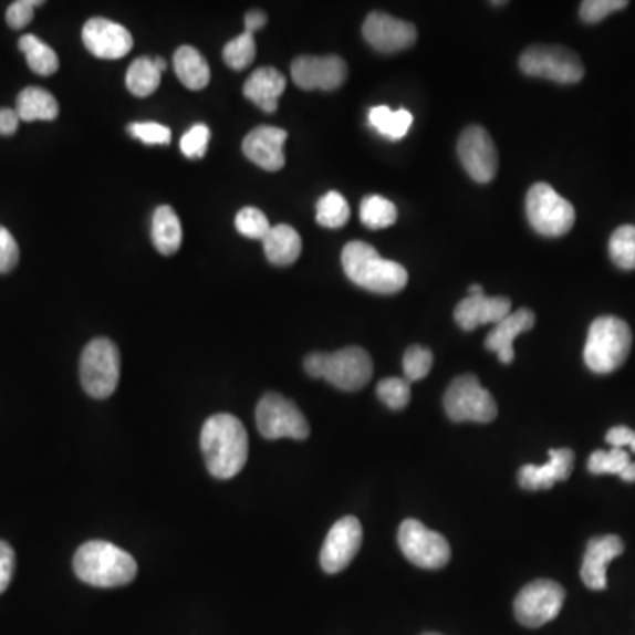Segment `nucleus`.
<instances>
[{
  "mask_svg": "<svg viewBox=\"0 0 635 635\" xmlns=\"http://www.w3.org/2000/svg\"><path fill=\"white\" fill-rule=\"evenodd\" d=\"M632 348V331L622 318L601 316L587 331L584 362L596 375H610L625 364Z\"/></svg>",
  "mask_w": 635,
  "mask_h": 635,
  "instance_id": "nucleus-5",
  "label": "nucleus"
},
{
  "mask_svg": "<svg viewBox=\"0 0 635 635\" xmlns=\"http://www.w3.org/2000/svg\"><path fill=\"white\" fill-rule=\"evenodd\" d=\"M257 58V43H254V35L249 32H242L237 35L230 43L222 49V59L227 62L228 67L236 71H242L249 64H253Z\"/></svg>",
  "mask_w": 635,
  "mask_h": 635,
  "instance_id": "nucleus-34",
  "label": "nucleus"
},
{
  "mask_svg": "<svg viewBox=\"0 0 635 635\" xmlns=\"http://www.w3.org/2000/svg\"><path fill=\"white\" fill-rule=\"evenodd\" d=\"M535 313L527 310V308L510 313L489 332L488 337H486V348L497 353L501 364H512L513 357H516L513 340L522 332L531 331L535 325Z\"/></svg>",
  "mask_w": 635,
  "mask_h": 635,
  "instance_id": "nucleus-22",
  "label": "nucleus"
},
{
  "mask_svg": "<svg viewBox=\"0 0 635 635\" xmlns=\"http://www.w3.org/2000/svg\"><path fill=\"white\" fill-rule=\"evenodd\" d=\"M620 477H622V480H625V482H635V462L631 461V465L620 473Z\"/></svg>",
  "mask_w": 635,
  "mask_h": 635,
  "instance_id": "nucleus-48",
  "label": "nucleus"
},
{
  "mask_svg": "<svg viewBox=\"0 0 635 635\" xmlns=\"http://www.w3.org/2000/svg\"><path fill=\"white\" fill-rule=\"evenodd\" d=\"M341 263L350 281L367 292L391 295L400 292L408 283L405 267L397 261L385 260L373 246L361 240L344 246Z\"/></svg>",
  "mask_w": 635,
  "mask_h": 635,
  "instance_id": "nucleus-3",
  "label": "nucleus"
},
{
  "mask_svg": "<svg viewBox=\"0 0 635 635\" xmlns=\"http://www.w3.org/2000/svg\"><path fill=\"white\" fill-rule=\"evenodd\" d=\"M470 295H483V288L480 284H471Z\"/></svg>",
  "mask_w": 635,
  "mask_h": 635,
  "instance_id": "nucleus-49",
  "label": "nucleus"
},
{
  "mask_svg": "<svg viewBox=\"0 0 635 635\" xmlns=\"http://www.w3.org/2000/svg\"><path fill=\"white\" fill-rule=\"evenodd\" d=\"M627 0H584L579 14L586 23H601L610 14L618 13L627 8Z\"/></svg>",
  "mask_w": 635,
  "mask_h": 635,
  "instance_id": "nucleus-39",
  "label": "nucleus"
},
{
  "mask_svg": "<svg viewBox=\"0 0 635 635\" xmlns=\"http://www.w3.org/2000/svg\"><path fill=\"white\" fill-rule=\"evenodd\" d=\"M263 251L274 266H292L302 253V239L295 228L278 225L263 239Z\"/></svg>",
  "mask_w": 635,
  "mask_h": 635,
  "instance_id": "nucleus-24",
  "label": "nucleus"
},
{
  "mask_svg": "<svg viewBox=\"0 0 635 635\" xmlns=\"http://www.w3.org/2000/svg\"><path fill=\"white\" fill-rule=\"evenodd\" d=\"M362 545V524L357 518L346 516L335 522L323 542L320 563L326 574H340L357 556Z\"/></svg>",
  "mask_w": 635,
  "mask_h": 635,
  "instance_id": "nucleus-14",
  "label": "nucleus"
},
{
  "mask_svg": "<svg viewBox=\"0 0 635 635\" xmlns=\"http://www.w3.org/2000/svg\"><path fill=\"white\" fill-rule=\"evenodd\" d=\"M362 34L378 52L396 53L414 46L417 41V27L382 11H375L366 18Z\"/></svg>",
  "mask_w": 635,
  "mask_h": 635,
  "instance_id": "nucleus-16",
  "label": "nucleus"
},
{
  "mask_svg": "<svg viewBox=\"0 0 635 635\" xmlns=\"http://www.w3.org/2000/svg\"><path fill=\"white\" fill-rule=\"evenodd\" d=\"M200 444L207 470L216 479H233L248 461V431L233 415L218 414L207 418L201 427Z\"/></svg>",
  "mask_w": 635,
  "mask_h": 635,
  "instance_id": "nucleus-1",
  "label": "nucleus"
},
{
  "mask_svg": "<svg viewBox=\"0 0 635 635\" xmlns=\"http://www.w3.org/2000/svg\"><path fill=\"white\" fill-rule=\"evenodd\" d=\"M20 117H18L17 110L0 108V136H11L17 133Z\"/></svg>",
  "mask_w": 635,
  "mask_h": 635,
  "instance_id": "nucleus-46",
  "label": "nucleus"
},
{
  "mask_svg": "<svg viewBox=\"0 0 635 635\" xmlns=\"http://www.w3.org/2000/svg\"><path fill=\"white\" fill-rule=\"evenodd\" d=\"M424 635H440V634H424Z\"/></svg>",
  "mask_w": 635,
  "mask_h": 635,
  "instance_id": "nucleus-52",
  "label": "nucleus"
},
{
  "mask_svg": "<svg viewBox=\"0 0 635 635\" xmlns=\"http://www.w3.org/2000/svg\"><path fill=\"white\" fill-rule=\"evenodd\" d=\"M412 124L414 115L409 114L408 110H391L385 105L373 106L369 110V126L378 131L383 138L392 142L405 138L412 129Z\"/></svg>",
  "mask_w": 635,
  "mask_h": 635,
  "instance_id": "nucleus-28",
  "label": "nucleus"
},
{
  "mask_svg": "<svg viewBox=\"0 0 635 635\" xmlns=\"http://www.w3.org/2000/svg\"><path fill=\"white\" fill-rule=\"evenodd\" d=\"M74 574L96 587L126 586L138 574L135 558L105 540L80 545L73 558Z\"/></svg>",
  "mask_w": 635,
  "mask_h": 635,
  "instance_id": "nucleus-2",
  "label": "nucleus"
},
{
  "mask_svg": "<svg viewBox=\"0 0 635 635\" xmlns=\"http://www.w3.org/2000/svg\"><path fill=\"white\" fill-rule=\"evenodd\" d=\"M311 378H322L344 392L366 387L373 376V361L361 346H348L334 353H311L304 361Z\"/></svg>",
  "mask_w": 635,
  "mask_h": 635,
  "instance_id": "nucleus-4",
  "label": "nucleus"
},
{
  "mask_svg": "<svg viewBox=\"0 0 635 635\" xmlns=\"http://www.w3.org/2000/svg\"><path fill=\"white\" fill-rule=\"evenodd\" d=\"M575 454L571 448H553L549 450V461L545 465H527L519 470V483L528 491L551 489L554 483L569 479L574 470Z\"/></svg>",
  "mask_w": 635,
  "mask_h": 635,
  "instance_id": "nucleus-19",
  "label": "nucleus"
},
{
  "mask_svg": "<svg viewBox=\"0 0 635 635\" xmlns=\"http://www.w3.org/2000/svg\"><path fill=\"white\" fill-rule=\"evenodd\" d=\"M445 412L454 423H492L498 415L495 397L475 375L457 376L445 392Z\"/></svg>",
  "mask_w": 635,
  "mask_h": 635,
  "instance_id": "nucleus-7",
  "label": "nucleus"
},
{
  "mask_svg": "<svg viewBox=\"0 0 635 635\" xmlns=\"http://www.w3.org/2000/svg\"><path fill=\"white\" fill-rule=\"evenodd\" d=\"M162 71L157 70L153 59L139 58L131 62L126 73V87L131 94L138 97H147L159 89Z\"/></svg>",
  "mask_w": 635,
  "mask_h": 635,
  "instance_id": "nucleus-30",
  "label": "nucleus"
},
{
  "mask_svg": "<svg viewBox=\"0 0 635 635\" xmlns=\"http://www.w3.org/2000/svg\"><path fill=\"white\" fill-rule=\"evenodd\" d=\"M129 135L145 145H168L171 142L170 127L157 123H135L129 126Z\"/></svg>",
  "mask_w": 635,
  "mask_h": 635,
  "instance_id": "nucleus-41",
  "label": "nucleus"
},
{
  "mask_svg": "<svg viewBox=\"0 0 635 635\" xmlns=\"http://www.w3.org/2000/svg\"><path fill=\"white\" fill-rule=\"evenodd\" d=\"M82 40L94 58L105 61L126 58L133 49V35L126 27L106 18H91L83 25Z\"/></svg>",
  "mask_w": 635,
  "mask_h": 635,
  "instance_id": "nucleus-17",
  "label": "nucleus"
},
{
  "mask_svg": "<svg viewBox=\"0 0 635 635\" xmlns=\"http://www.w3.org/2000/svg\"><path fill=\"white\" fill-rule=\"evenodd\" d=\"M14 574V551L8 542L0 540V593L8 590L13 581Z\"/></svg>",
  "mask_w": 635,
  "mask_h": 635,
  "instance_id": "nucleus-44",
  "label": "nucleus"
},
{
  "mask_svg": "<svg viewBox=\"0 0 635 635\" xmlns=\"http://www.w3.org/2000/svg\"><path fill=\"white\" fill-rule=\"evenodd\" d=\"M14 110L23 123L53 121L59 115V103L52 96V92L41 87H27L18 94Z\"/></svg>",
  "mask_w": 635,
  "mask_h": 635,
  "instance_id": "nucleus-26",
  "label": "nucleus"
},
{
  "mask_svg": "<svg viewBox=\"0 0 635 635\" xmlns=\"http://www.w3.org/2000/svg\"><path fill=\"white\" fill-rule=\"evenodd\" d=\"M519 67L528 76L551 80L562 85L579 83L584 76V65L577 53L551 44H537L524 50L519 58Z\"/></svg>",
  "mask_w": 635,
  "mask_h": 635,
  "instance_id": "nucleus-9",
  "label": "nucleus"
},
{
  "mask_svg": "<svg viewBox=\"0 0 635 635\" xmlns=\"http://www.w3.org/2000/svg\"><path fill=\"white\" fill-rule=\"evenodd\" d=\"M397 540L406 560L420 569L436 571L447 565L450 560V545L447 539L415 519H406L400 524Z\"/></svg>",
  "mask_w": 635,
  "mask_h": 635,
  "instance_id": "nucleus-12",
  "label": "nucleus"
},
{
  "mask_svg": "<svg viewBox=\"0 0 635 635\" xmlns=\"http://www.w3.org/2000/svg\"><path fill=\"white\" fill-rule=\"evenodd\" d=\"M625 551L618 535L598 537L587 542L581 577L590 590H604L607 586V565Z\"/></svg>",
  "mask_w": 635,
  "mask_h": 635,
  "instance_id": "nucleus-21",
  "label": "nucleus"
},
{
  "mask_svg": "<svg viewBox=\"0 0 635 635\" xmlns=\"http://www.w3.org/2000/svg\"><path fill=\"white\" fill-rule=\"evenodd\" d=\"M18 49L25 55L27 64L40 76H52L59 71V58L55 50L41 41L38 35L25 34L18 41Z\"/></svg>",
  "mask_w": 635,
  "mask_h": 635,
  "instance_id": "nucleus-29",
  "label": "nucleus"
},
{
  "mask_svg": "<svg viewBox=\"0 0 635 635\" xmlns=\"http://www.w3.org/2000/svg\"><path fill=\"white\" fill-rule=\"evenodd\" d=\"M236 227L239 233L248 239L263 240L270 231V222L266 214L257 207H244L237 214Z\"/></svg>",
  "mask_w": 635,
  "mask_h": 635,
  "instance_id": "nucleus-37",
  "label": "nucleus"
},
{
  "mask_svg": "<svg viewBox=\"0 0 635 635\" xmlns=\"http://www.w3.org/2000/svg\"><path fill=\"white\" fill-rule=\"evenodd\" d=\"M628 447H631L632 450H634V452H635V431H634V436H632L631 445H628Z\"/></svg>",
  "mask_w": 635,
  "mask_h": 635,
  "instance_id": "nucleus-51",
  "label": "nucleus"
},
{
  "mask_svg": "<svg viewBox=\"0 0 635 635\" xmlns=\"http://www.w3.org/2000/svg\"><path fill=\"white\" fill-rule=\"evenodd\" d=\"M153 242L165 257L177 253L183 244V227L179 216L170 205L157 207L153 216Z\"/></svg>",
  "mask_w": 635,
  "mask_h": 635,
  "instance_id": "nucleus-27",
  "label": "nucleus"
},
{
  "mask_svg": "<svg viewBox=\"0 0 635 635\" xmlns=\"http://www.w3.org/2000/svg\"><path fill=\"white\" fill-rule=\"evenodd\" d=\"M512 302L507 296L468 295L457 304L454 320L462 331L471 332L486 323H500L509 316Z\"/></svg>",
  "mask_w": 635,
  "mask_h": 635,
  "instance_id": "nucleus-20",
  "label": "nucleus"
},
{
  "mask_svg": "<svg viewBox=\"0 0 635 635\" xmlns=\"http://www.w3.org/2000/svg\"><path fill=\"white\" fill-rule=\"evenodd\" d=\"M288 133L272 126H260L251 131L242 142V150L249 162L267 171H279L287 163L284 142Z\"/></svg>",
  "mask_w": 635,
  "mask_h": 635,
  "instance_id": "nucleus-18",
  "label": "nucleus"
},
{
  "mask_svg": "<svg viewBox=\"0 0 635 635\" xmlns=\"http://www.w3.org/2000/svg\"><path fill=\"white\" fill-rule=\"evenodd\" d=\"M244 25L246 32L254 34V32L260 31V29L267 25V14L260 11V9H253V11H249V13L246 14Z\"/></svg>",
  "mask_w": 635,
  "mask_h": 635,
  "instance_id": "nucleus-47",
  "label": "nucleus"
},
{
  "mask_svg": "<svg viewBox=\"0 0 635 635\" xmlns=\"http://www.w3.org/2000/svg\"><path fill=\"white\" fill-rule=\"evenodd\" d=\"M361 221L369 230H383L397 221L396 205L379 195L366 196L361 205Z\"/></svg>",
  "mask_w": 635,
  "mask_h": 635,
  "instance_id": "nucleus-31",
  "label": "nucleus"
},
{
  "mask_svg": "<svg viewBox=\"0 0 635 635\" xmlns=\"http://www.w3.org/2000/svg\"><path fill=\"white\" fill-rule=\"evenodd\" d=\"M433 367V353L431 350L424 348V346H409L406 350L405 358H403V371H405L406 382H420L429 375Z\"/></svg>",
  "mask_w": 635,
  "mask_h": 635,
  "instance_id": "nucleus-36",
  "label": "nucleus"
},
{
  "mask_svg": "<svg viewBox=\"0 0 635 635\" xmlns=\"http://www.w3.org/2000/svg\"><path fill=\"white\" fill-rule=\"evenodd\" d=\"M610 257L622 270H635V227L623 225L610 239Z\"/></svg>",
  "mask_w": 635,
  "mask_h": 635,
  "instance_id": "nucleus-33",
  "label": "nucleus"
},
{
  "mask_svg": "<svg viewBox=\"0 0 635 635\" xmlns=\"http://www.w3.org/2000/svg\"><path fill=\"white\" fill-rule=\"evenodd\" d=\"M632 436L634 431L625 426L613 427L607 435H605V441L613 448H623L631 445Z\"/></svg>",
  "mask_w": 635,
  "mask_h": 635,
  "instance_id": "nucleus-45",
  "label": "nucleus"
},
{
  "mask_svg": "<svg viewBox=\"0 0 635 635\" xmlns=\"http://www.w3.org/2000/svg\"><path fill=\"white\" fill-rule=\"evenodd\" d=\"M210 129L205 124H196L180 139V150L188 159H201L209 147Z\"/></svg>",
  "mask_w": 635,
  "mask_h": 635,
  "instance_id": "nucleus-40",
  "label": "nucleus"
},
{
  "mask_svg": "<svg viewBox=\"0 0 635 635\" xmlns=\"http://www.w3.org/2000/svg\"><path fill=\"white\" fill-rule=\"evenodd\" d=\"M20 260V249H18L17 240L6 230L0 227V274H8L17 267Z\"/></svg>",
  "mask_w": 635,
  "mask_h": 635,
  "instance_id": "nucleus-43",
  "label": "nucleus"
},
{
  "mask_svg": "<svg viewBox=\"0 0 635 635\" xmlns=\"http://www.w3.org/2000/svg\"><path fill=\"white\" fill-rule=\"evenodd\" d=\"M565 604V590L551 579H539L527 584L513 602V613L521 625L539 628L553 622Z\"/></svg>",
  "mask_w": 635,
  "mask_h": 635,
  "instance_id": "nucleus-11",
  "label": "nucleus"
},
{
  "mask_svg": "<svg viewBox=\"0 0 635 635\" xmlns=\"http://www.w3.org/2000/svg\"><path fill=\"white\" fill-rule=\"evenodd\" d=\"M154 62H156L157 70L162 71V73H163V71L166 70V61H165V59L157 58V59H154Z\"/></svg>",
  "mask_w": 635,
  "mask_h": 635,
  "instance_id": "nucleus-50",
  "label": "nucleus"
},
{
  "mask_svg": "<svg viewBox=\"0 0 635 635\" xmlns=\"http://www.w3.org/2000/svg\"><path fill=\"white\" fill-rule=\"evenodd\" d=\"M284 89L287 79L283 73L275 67H258L244 83V96L267 114H274Z\"/></svg>",
  "mask_w": 635,
  "mask_h": 635,
  "instance_id": "nucleus-23",
  "label": "nucleus"
},
{
  "mask_svg": "<svg viewBox=\"0 0 635 635\" xmlns=\"http://www.w3.org/2000/svg\"><path fill=\"white\" fill-rule=\"evenodd\" d=\"M38 6H43L41 0H17L13 4L9 6L8 13H6V22L14 31L25 29L34 18V9Z\"/></svg>",
  "mask_w": 635,
  "mask_h": 635,
  "instance_id": "nucleus-42",
  "label": "nucleus"
},
{
  "mask_svg": "<svg viewBox=\"0 0 635 635\" xmlns=\"http://www.w3.org/2000/svg\"><path fill=\"white\" fill-rule=\"evenodd\" d=\"M628 465H631V456L625 452V448H611L610 452L596 450L587 459V470L593 475H620Z\"/></svg>",
  "mask_w": 635,
  "mask_h": 635,
  "instance_id": "nucleus-35",
  "label": "nucleus"
},
{
  "mask_svg": "<svg viewBox=\"0 0 635 635\" xmlns=\"http://www.w3.org/2000/svg\"><path fill=\"white\" fill-rule=\"evenodd\" d=\"M350 219V205L341 192L329 191L316 204V221L320 227L337 230Z\"/></svg>",
  "mask_w": 635,
  "mask_h": 635,
  "instance_id": "nucleus-32",
  "label": "nucleus"
},
{
  "mask_svg": "<svg viewBox=\"0 0 635 635\" xmlns=\"http://www.w3.org/2000/svg\"><path fill=\"white\" fill-rule=\"evenodd\" d=\"M376 394L391 409H403L412 399V388L405 378H385L378 383Z\"/></svg>",
  "mask_w": 635,
  "mask_h": 635,
  "instance_id": "nucleus-38",
  "label": "nucleus"
},
{
  "mask_svg": "<svg viewBox=\"0 0 635 635\" xmlns=\"http://www.w3.org/2000/svg\"><path fill=\"white\" fill-rule=\"evenodd\" d=\"M527 216L531 228L544 237L566 236L575 222L574 205L545 183L533 184L528 191Z\"/></svg>",
  "mask_w": 635,
  "mask_h": 635,
  "instance_id": "nucleus-8",
  "label": "nucleus"
},
{
  "mask_svg": "<svg viewBox=\"0 0 635 635\" xmlns=\"http://www.w3.org/2000/svg\"><path fill=\"white\" fill-rule=\"evenodd\" d=\"M258 431L267 440L293 438L305 440L310 436V423L293 400L281 394L269 392L257 406Z\"/></svg>",
  "mask_w": 635,
  "mask_h": 635,
  "instance_id": "nucleus-10",
  "label": "nucleus"
},
{
  "mask_svg": "<svg viewBox=\"0 0 635 635\" xmlns=\"http://www.w3.org/2000/svg\"><path fill=\"white\" fill-rule=\"evenodd\" d=\"M348 76V65L337 55H302L292 64V79L302 91H335Z\"/></svg>",
  "mask_w": 635,
  "mask_h": 635,
  "instance_id": "nucleus-15",
  "label": "nucleus"
},
{
  "mask_svg": "<svg viewBox=\"0 0 635 635\" xmlns=\"http://www.w3.org/2000/svg\"><path fill=\"white\" fill-rule=\"evenodd\" d=\"M177 79L189 91H201L210 82L209 62L192 46H180L174 55Z\"/></svg>",
  "mask_w": 635,
  "mask_h": 635,
  "instance_id": "nucleus-25",
  "label": "nucleus"
},
{
  "mask_svg": "<svg viewBox=\"0 0 635 635\" xmlns=\"http://www.w3.org/2000/svg\"><path fill=\"white\" fill-rule=\"evenodd\" d=\"M457 156L475 183L488 184L497 177V145L482 126H470L462 131L457 142Z\"/></svg>",
  "mask_w": 635,
  "mask_h": 635,
  "instance_id": "nucleus-13",
  "label": "nucleus"
},
{
  "mask_svg": "<svg viewBox=\"0 0 635 635\" xmlns=\"http://www.w3.org/2000/svg\"><path fill=\"white\" fill-rule=\"evenodd\" d=\"M121 379V353L117 344L97 337L83 350L80 358V382L83 391L94 399H106L117 391Z\"/></svg>",
  "mask_w": 635,
  "mask_h": 635,
  "instance_id": "nucleus-6",
  "label": "nucleus"
}]
</instances>
